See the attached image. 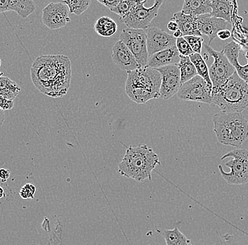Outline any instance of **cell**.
<instances>
[{
  "instance_id": "cell-25",
  "label": "cell",
  "mask_w": 248,
  "mask_h": 245,
  "mask_svg": "<svg viewBox=\"0 0 248 245\" xmlns=\"http://www.w3.org/2000/svg\"><path fill=\"white\" fill-rule=\"evenodd\" d=\"M190 59L195 65L198 75L204 79L209 86L212 87V82L209 77V68L202 56L201 54L194 53L190 56Z\"/></svg>"
},
{
  "instance_id": "cell-16",
  "label": "cell",
  "mask_w": 248,
  "mask_h": 245,
  "mask_svg": "<svg viewBox=\"0 0 248 245\" xmlns=\"http://www.w3.org/2000/svg\"><path fill=\"white\" fill-rule=\"evenodd\" d=\"M180 56L177 48L173 46L150 56L146 66L156 69L168 65H176L179 63Z\"/></svg>"
},
{
  "instance_id": "cell-11",
  "label": "cell",
  "mask_w": 248,
  "mask_h": 245,
  "mask_svg": "<svg viewBox=\"0 0 248 245\" xmlns=\"http://www.w3.org/2000/svg\"><path fill=\"white\" fill-rule=\"evenodd\" d=\"M67 5L62 2H52L43 10L42 21L51 30L62 29L71 21Z\"/></svg>"
},
{
  "instance_id": "cell-35",
  "label": "cell",
  "mask_w": 248,
  "mask_h": 245,
  "mask_svg": "<svg viewBox=\"0 0 248 245\" xmlns=\"http://www.w3.org/2000/svg\"><path fill=\"white\" fill-rule=\"evenodd\" d=\"M11 171L8 169L1 168L0 169V179L1 182H5L10 178Z\"/></svg>"
},
{
  "instance_id": "cell-34",
  "label": "cell",
  "mask_w": 248,
  "mask_h": 245,
  "mask_svg": "<svg viewBox=\"0 0 248 245\" xmlns=\"http://www.w3.org/2000/svg\"><path fill=\"white\" fill-rule=\"evenodd\" d=\"M14 106H15V102L6 100L0 96V108H1L3 111L12 110Z\"/></svg>"
},
{
  "instance_id": "cell-29",
  "label": "cell",
  "mask_w": 248,
  "mask_h": 245,
  "mask_svg": "<svg viewBox=\"0 0 248 245\" xmlns=\"http://www.w3.org/2000/svg\"><path fill=\"white\" fill-rule=\"evenodd\" d=\"M184 38L190 45V48H192L195 53H201L203 42H204L202 37L196 36V35H187V36H184Z\"/></svg>"
},
{
  "instance_id": "cell-19",
  "label": "cell",
  "mask_w": 248,
  "mask_h": 245,
  "mask_svg": "<svg viewBox=\"0 0 248 245\" xmlns=\"http://www.w3.org/2000/svg\"><path fill=\"white\" fill-rule=\"evenodd\" d=\"M211 9L212 12L210 15L212 16L221 18L228 23L232 22V1L228 0H212L211 1Z\"/></svg>"
},
{
  "instance_id": "cell-1",
  "label": "cell",
  "mask_w": 248,
  "mask_h": 245,
  "mask_svg": "<svg viewBox=\"0 0 248 245\" xmlns=\"http://www.w3.org/2000/svg\"><path fill=\"white\" fill-rule=\"evenodd\" d=\"M31 76L34 86L42 94L63 97L71 85V60L62 55L40 56L32 63Z\"/></svg>"
},
{
  "instance_id": "cell-30",
  "label": "cell",
  "mask_w": 248,
  "mask_h": 245,
  "mask_svg": "<svg viewBox=\"0 0 248 245\" xmlns=\"http://www.w3.org/2000/svg\"><path fill=\"white\" fill-rule=\"evenodd\" d=\"M176 46L177 48L178 52L181 55L190 57V55L195 53L192 48H190V45L186 41L184 37L176 39Z\"/></svg>"
},
{
  "instance_id": "cell-18",
  "label": "cell",
  "mask_w": 248,
  "mask_h": 245,
  "mask_svg": "<svg viewBox=\"0 0 248 245\" xmlns=\"http://www.w3.org/2000/svg\"><path fill=\"white\" fill-rule=\"evenodd\" d=\"M184 15L200 16L211 14L210 0H186L181 11Z\"/></svg>"
},
{
  "instance_id": "cell-39",
  "label": "cell",
  "mask_w": 248,
  "mask_h": 245,
  "mask_svg": "<svg viewBox=\"0 0 248 245\" xmlns=\"http://www.w3.org/2000/svg\"><path fill=\"white\" fill-rule=\"evenodd\" d=\"M4 121H5V114H4V112L2 109H1V108H0V127L2 126Z\"/></svg>"
},
{
  "instance_id": "cell-20",
  "label": "cell",
  "mask_w": 248,
  "mask_h": 245,
  "mask_svg": "<svg viewBox=\"0 0 248 245\" xmlns=\"http://www.w3.org/2000/svg\"><path fill=\"white\" fill-rule=\"evenodd\" d=\"M21 89L19 85L7 77H0V96L9 101H14L19 95Z\"/></svg>"
},
{
  "instance_id": "cell-10",
  "label": "cell",
  "mask_w": 248,
  "mask_h": 245,
  "mask_svg": "<svg viewBox=\"0 0 248 245\" xmlns=\"http://www.w3.org/2000/svg\"><path fill=\"white\" fill-rule=\"evenodd\" d=\"M177 95L186 101L212 104V87L198 75L183 84Z\"/></svg>"
},
{
  "instance_id": "cell-23",
  "label": "cell",
  "mask_w": 248,
  "mask_h": 245,
  "mask_svg": "<svg viewBox=\"0 0 248 245\" xmlns=\"http://www.w3.org/2000/svg\"><path fill=\"white\" fill-rule=\"evenodd\" d=\"M180 74H181V86L194 77L198 76L195 65L190 60V57L180 56V62L178 63Z\"/></svg>"
},
{
  "instance_id": "cell-14",
  "label": "cell",
  "mask_w": 248,
  "mask_h": 245,
  "mask_svg": "<svg viewBox=\"0 0 248 245\" xmlns=\"http://www.w3.org/2000/svg\"><path fill=\"white\" fill-rule=\"evenodd\" d=\"M111 59L116 66L127 72L141 67L133 53L121 40L116 42L113 47Z\"/></svg>"
},
{
  "instance_id": "cell-5",
  "label": "cell",
  "mask_w": 248,
  "mask_h": 245,
  "mask_svg": "<svg viewBox=\"0 0 248 245\" xmlns=\"http://www.w3.org/2000/svg\"><path fill=\"white\" fill-rule=\"evenodd\" d=\"M212 104L224 113H243L248 108V83L235 71L224 87L212 96Z\"/></svg>"
},
{
  "instance_id": "cell-37",
  "label": "cell",
  "mask_w": 248,
  "mask_h": 245,
  "mask_svg": "<svg viewBox=\"0 0 248 245\" xmlns=\"http://www.w3.org/2000/svg\"><path fill=\"white\" fill-rule=\"evenodd\" d=\"M9 0H0V13L9 11Z\"/></svg>"
},
{
  "instance_id": "cell-36",
  "label": "cell",
  "mask_w": 248,
  "mask_h": 245,
  "mask_svg": "<svg viewBox=\"0 0 248 245\" xmlns=\"http://www.w3.org/2000/svg\"><path fill=\"white\" fill-rule=\"evenodd\" d=\"M231 36H232V33H231L230 31L227 30V29L220 31L218 34H217V37L220 40H228Z\"/></svg>"
},
{
  "instance_id": "cell-42",
  "label": "cell",
  "mask_w": 248,
  "mask_h": 245,
  "mask_svg": "<svg viewBox=\"0 0 248 245\" xmlns=\"http://www.w3.org/2000/svg\"><path fill=\"white\" fill-rule=\"evenodd\" d=\"M1 58H0V67H1ZM1 76H2V73H1V71H0V77H1Z\"/></svg>"
},
{
  "instance_id": "cell-12",
  "label": "cell",
  "mask_w": 248,
  "mask_h": 245,
  "mask_svg": "<svg viewBox=\"0 0 248 245\" xmlns=\"http://www.w3.org/2000/svg\"><path fill=\"white\" fill-rule=\"evenodd\" d=\"M162 77L159 95L167 100L178 94L181 87V74L178 64L170 65L156 69Z\"/></svg>"
},
{
  "instance_id": "cell-38",
  "label": "cell",
  "mask_w": 248,
  "mask_h": 245,
  "mask_svg": "<svg viewBox=\"0 0 248 245\" xmlns=\"http://www.w3.org/2000/svg\"><path fill=\"white\" fill-rule=\"evenodd\" d=\"M167 27H168L169 30L172 32H176L178 29L177 24L174 21H171V20L168 23Z\"/></svg>"
},
{
  "instance_id": "cell-6",
  "label": "cell",
  "mask_w": 248,
  "mask_h": 245,
  "mask_svg": "<svg viewBox=\"0 0 248 245\" xmlns=\"http://www.w3.org/2000/svg\"><path fill=\"white\" fill-rule=\"evenodd\" d=\"M225 158H231L226 163V166L230 168L229 173L225 172L222 165H218V170L225 181L232 185H241L248 182V150L245 148L234 149L225 154Z\"/></svg>"
},
{
  "instance_id": "cell-4",
  "label": "cell",
  "mask_w": 248,
  "mask_h": 245,
  "mask_svg": "<svg viewBox=\"0 0 248 245\" xmlns=\"http://www.w3.org/2000/svg\"><path fill=\"white\" fill-rule=\"evenodd\" d=\"M214 131L223 145L238 147L248 138V122L243 113L220 112L212 117Z\"/></svg>"
},
{
  "instance_id": "cell-7",
  "label": "cell",
  "mask_w": 248,
  "mask_h": 245,
  "mask_svg": "<svg viewBox=\"0 0 248 245\" xmlns=\"http://www.w3.org/2000/svg\"><path fill=\"white\" fill-rule=\"evenodd\" d=\"M207 53L213 57L214 62L209 69V77L212 83V96L218 93L235 72L224 54L212 49L210 46H204Z\"/></svg>"
},
{
  "instance_id": "cell-9",
  "label": "cell",
  "mask_w": 248,
  "mask_h": 245,
  "mask_svg": "<svg viewBox=\"0 0 248 245\" xmlns=\"http://www.w3.org/2000/svg\"><path fill=\"white\" fill-rule=\"evenodd\" d=\"M119 40L123 42L133 53L141 67L146 66L149 54L147 51V33L140 29H124L119 35Z\"/></svg>"
},
{
  "instance_id": "cell-28",
  "label": "cell",
  "mask_w": 248,
  "mask_h": 245,
  "mask_svg": "<svg viewBox=\"0 0 248 245\" xmlns=\"http://www.w3.org/2000/svg\"><path fill=\"white\" fill-rule=\"evenodd\" d=\"M140 1H136V0H124L121 1L119 5L116 7L115 8L111 9V12L116 15H119L120 18H124L128 15L131 12L132 9L134 8L136 5Z\"/></svg>"
},
{
  "instance_id": "cell-41",
  "label": "cell",
  "mask_w": 248,
  "mask_h": 245,
  "mask_svg": "<svg viewBox=\"0 0 248 245\" xmlns=\"http://www.w3.org/2000/svg\"><path fill=\"white\" fill-rule=\"evenodd\" d=\"M5 196L6 194L5 192H4V189H3V187H1V186H0V201H1L3 198L5 197Z\"/></svg>"
},
{
  "instance_id": "cell-22",
  "label": "cell",
  "mask_w": 248,
  "mask_h": 245,
  "mask_svg": "<svg viewBox=\"0 0 248 245\" xmlns=\"http://www.w3.org/2000/svg\"><path fill=\"white\" fill-rule=\"evenodd\" d=\"M118 26L115 21L108 16H102L94 25V31L102 37L112 36L117 32Z\"/></svg>"
},
{
  "instance_id": "cell-26",
  "label": "cell",
  "mask_w": 248,
  "mask_h": 245,
  "mask_svg": "<svg viewBox=\"0 0 248 245\" xmlns=\"http://www.w3.org/2000/svg\"><path fill=\"white\" fill-rule=\"evenodd\" d=\"M240 50H241V47L240 45L235 42L232 41L224 44L221 52L224 54L225 57L232 65L235 62L238 61Z\"/></svg>"
},
{
  "instance_id": "cell-2",
  "label": "cell",
  "mask_w": 248,
  "mask_h": 245,
  "mask_svg": "<svg viewBox=\"0 0 248 245\" xmlns=\"http://www.w3.org/2000/svg\"><path fill=\"white\" fill-rule=\"evenodd\" d=\"M160 165L159 156L147 145L130 146L118 165L122 176L138 182L152 180L153 170Z\"/></svg>"
},
{
  "instance_id": "cell-24",
  "label": "cell",
  "mask_w": 248,
  "mask_h": 245,
  "mask_svg": "<svg viewBox=\"0 0 248 245\" xmlns=\"http://www.w3.org/2000/svg\"><path fill=\"white\" fill-rule=\"evenodd\" d=\"M162 235L167 245H193L191 241L179 230L177 227L172 229H164Z\"/></svg>"
},
{
  "instance_id": "cell-15",
  "label": "cell",
  "mask_w": 248,
  "mask_h": 245,
  "mask_svg": "<svg viewBox=\"0 0 248 245\" xmlns=\"http://www.w3.org/2000/svg\"><path fill=\"white\" fill-rule=\"evenodd\" d=\"M197 27L202 35H207L209 38L208 46H210L220 31L227 27L228 22L221 18L212 16L210 14L196 17Z\"/></svg>"
},
{
  "instance_id": "cell-33",
  "label": "cell",
  "mask_w": 248,
  "mask_h": 245,
  "mask_svg": "<svg viewBox=\"0 0 248 245\" xmlns=\"http://www.w3.org/2000/svg\"><path fill=\"white\" fill-rule=\"evenodd\" d=\"M98 2L103 4L105 7L111 10L119 5L121 0H98Z\"/></svg>"
},
{
  "instance_id": "cell-32",
  "label": "cell",
  "mask_w": 248,
  "mask_h": 245,
  "mask_svg": "<svg viewBox=\"0 0 248 245\" xmlns=\"http://www.w3.org/2000/svg\"><path fill=\"white\" fill-rule=\"evenodd\" d=\"M247 60L248 63L246 65H240L239 62L237 61L232 64V66L235 68L238 77L248 83V58Z\"/></svg>"
},
{
  "instance_id": "cell-40",
  "label": "cell",
  "mask_w": 248,
  "mask_h": 245,
  "mask_svg": "<svg viewBox=\"0 0 248 245\" xmlns=\"http://www.w3.org/2000/svg\"><path fill=\"white\" fill-rule=\"evenodd\" d=\"M173 36L175 38H176V39H178V38L184 37V35H183L182 32H181L179 29H178L176 32H173Z\"/></svg>"
},
{
  "instance_id": "cell-8",
  "label": "cell",
  "mask_w": 248,
  "mask_h": 245,
  "mask_svg": "<svg viewBox=\"0 0 248 245\" xmlns=\"http://www.w3.org/2000/svg\"><path fill=\"white\" fill-rule=\"evenodd\" d=\"M146 1V0H140L127 16L120 18L121 22L129 29L144 31L149 29L153 20L157 16L158 12L164 1H155L154 5L150 8H146L144 6Z\"/></svg>"
},
{
  "instance_id": "cell-3",
  "label": "cell",
  "mask_w": 248,
  "mask_h": 245,
  "mask_svg": "<svg viewBox=\"0 0 248 245\" xmlns=\"http://www.w3.org/2000/svg\"><path fill=\"white\" fill-rule=\"evenodd\" d=\"M162 77L156 69L144 66L128 72L125 94L132 101L145 104L160 97Z\"/></svg>"
},
{
  "instance_id": "cell-27",
  "label": "cell",
  "mask_w": 248,
  "mask_h": 245,
  "mask_svg": "<svg viewBox=\"0 0 248 245\" xmlns=\"http://www.w3.org/2000/svg\"><path fill=\"white\" fill-rule=\"evenodd\" d=\"M69 7L70 13L80 16L89 8L91 0H69L62 1Z\"/></svg>"
},
{
  "instance_id": "cell-17",
  "label": "cell",
  "mask_w": 248,
  "mask_h": 245,
  "mask_svg": "<svg viewBox=\"0 0 248 245\" xmlns=\"http://www.w3.org/2000/svg\"><path fill=\"white\" fill-rule=\"evenodd\" d=\"M170 20L174 21L177 24L178 29L182 32L184 36H202L197 27L196 17L186 15L181 12H178L173 15Z\"/></svg>"
},
{
  "instance_id": "cell-21",
  "label": "cell",
  "mask_w": 248,
  "mask_h": 245,
  "mask_svg": "<svg viewBox=\"0 0 248 245\" xmlns=\"http://www.w3.org/2000/svg\"><path fill=\"white\" fill-rule=\"evenodd\" d=\"M9 8L21 18H26L35 12L36 7L32 0H10Z\"/></svg>"
},
{
  "instance_id": "cell-13",
  "label": "cell",
  "mask_w": 248,
  "mask_h": 245,
  "mask_svg": "<svg viewBox=\"0 0 248 245\" xmlns=\"http://www.w3.org/2000/svg\"><path fill=\"white\" fill-rule=\"evenodd\" d=\"M176 38L157 27H152L147 32L149 57L156 52L176 46Z\"/></svg>"
},
{
  "instance_id": "cell-31",
  "label": "cell",
  "mask_w": 248,
  "mask_h": 245,
  "mask_svg": "<svg viewBox=\"0 0 248 245\" xmlns=\"http://www.w3.org/2000/svg\"><path fill=\"white\" fill-rule=\"evenodd\" d=\"M36 192L35 185L31 183L25 184L19 191V195L23 199H32Z\"/></svg>"
}]
</instances>
